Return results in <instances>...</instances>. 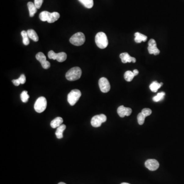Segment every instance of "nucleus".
Masks as SVG:
<instances>
[{
    "label": "nucleus",
    "mask_w": 184,
    "mask_h": 184,
    "mask_svg": "<svg viewBox=\"0 0 184 184\" xmlns=\"http://www.w3.org/2000/svg\"><path fill=\"white\" fill-rule=\"evenodd\" d=\"M95 43L98 47L100 49H105L109 44V41L106 33L99 32L95 36Z\"/></svg>",
    "instance_id": "1"
},
{
    "label": "nucleus",
    "mask_w": 184,
    "mask_h": 184,
    "mask_svg": "<svg viewBox=\"0 0 184 184\" xmlns=\"http://www.w3.org/2000/svg\"><path fill=\"white\" fill-rule=\"evenodd\" d=\"M82 74V71L79 67H76L71 68L67 72L66 78L69 81H75L80 78Z\"/></svg>",
    "instance_id": "2"
},
{
    "label": "nucleus",
    "mask_w": 184,
    "mask_h": 184,
    "mask_svg": "<svg viewBox=\"0 0 184 184\" xmlns=\"http://www.w3.org/2000/svg\"><path fill=\"white\" fill-rule=\"evenodd\" d=\"M85 35L80 32L74 34L70 39V43L76 46H81L85 43Z\"/></svg>",
    "instance_id": "3"
},
{
    "label": "nucleus",
    "mask_w": 184,
    "mask_h": 184,
    "mask_svg": "<svg viewBox=\"0 0 184 184\" xmlns=\"http://www.w3.org/2000/svg\"><path fill=\"white\" fill-rule=\"evenodd\" d=\"M81 93L79 90L74 89L71 91L68 95V101L71 106H73L76 103L80 97Z\"/></svg>",
    "instance_id": "4"
},
{
    "label": "nucleus",
    "mask_w": 184,
    "mask_h": 184,
    "mask_svg": "<svg viewBox=\"0 0 184 184\" xmlns=\"http://www.w3.org/2000/svg\"><path fill=\"white\" fill-rule=\"evenodd\" d=\"M47 106V100L44 97H40L36 100L34 104V110L38 113H41L46 110Z\"/></svg>",
    "instance_id": "5"
},
{
    "label": "nucleus",
    "mask_w": 184,
    "mask_h": 184,
    "mask_svg": "<svg viewBox=\"0 0 184 184\" xmlns=\"http://www.w3.org/2000/svg\"><path fill=\"white\" fill-rule=\"evenodd\" d=\"M107 118L104 114L96 115L92 118L91 124L94 128H98L102 124V123H104L106 121Z\"/></svg>",
    "instance_id": "6"
},
{
    "label": "nucleus",
    "mask_w": 184,
    "mask_h": 184,
    "mask_svg": "<svg viewBox=\"0 0 184 184\" xmlns=\"http://www.w3.org/2000/svg\"><path fill=\"white\" fill-rule=\"evenodd\" d=\"M99 88L103 93H107L110 89V85L109 80L105 77H102L99 80Z\"/></svg>",
    "instance_id": "7"
},
{
    "label": "nucleus",
    "mask_w": 184,
    "mask_h": 184,
    "mask_svg": "<svg viewBox=\"0 0 184 184\" xmlns=\"http://www.w3.org/2000/svg\"><path fill=\"white\" fill-rule=\"evenodd\" d=\"M36 60L39 61L41 66L45 69H48L50 67V63L46 60V57L42 52H38L36 55Z\"/></svg>",
    "instance_id": "8"
},
{
    "label": "nucleus",
    "mask_w": 184,
    "mask_h": 184,
    "mask_svg": "<svg viewBox=\"0 0 184 184\" xmlns=\"http://www.w3.org/2000/svg\"><path fill=\"white\" fill-rule=\"evenodd\" d=\"M148 51L150 54H153L154 55H159L160 53L157 46V43L154 39H150L148 41Z\"/></svg>",
    "instance_id": "9"
},
{
    "label": "nucleus",
    "mask_w": 184,
    "mask_h": 184,
    "mask_svg": "<svg viewBox=\"0 0 184 184\" xmlns=\"http://www.w3.org/2000/svg\"><path fill=\"white\" fill-rule=\"evenodd\" d=\"M145 165L150 171H155L159 168V163L155 159H149L145 162Z\"/></svg>",
    "instance_id": "10"
},
{
    "label": "nucleus",
    "mask_w": 184,
    "mask_h": 184,
    "mask_svg": "<svg viewBox=\"0 0 184 184\" xmlns=\"http://www.w3.org/2000/svg\"><path fill=\"white\" fill-rule=\"evenodd\" d=\"M118 115L121 118L125 116H129L132 113V110L129 107H126L123 106H120L117 109Z\"/></svg>",
    "instance_id": "11"
},
{
    "label": "nucleus",
    "mask_w": 184,
    "mask_h": 184,
    "mask_svg": "<svg viewBox=\"0 0 184 184\" xmlns=\"http://www.w3.org/2000/svg\"><path fill=\"white\" fill-rule=\"evenodd\" d=\"M120 58H121V61L124 63H132V62L133 63H135L136 62V59L134 57L131 56L127 52L120 54Z\"/></svg>",
    "instance_id": "12"
},
{
    "label": "nucleus",
    "mask_w": 184,
    "mask_h": 184,
    "mask_svg": "<svg viewBox=\"0 0 184 184\" xmlns=\"http://www.w3.org/2000/svg\"><path fill=\"white\" fill-rule=\"evenodd\" d=\"M63 123V119L61 117H56L51 122L50 125L53 128H57L60 126Z\"/></svg>",
    "instance_id": "13"
},
{
    "label": "nucleus",
    "mask_w": 184,
    "mask_h": 184,
    "mask_svg": "<svg viewBox=\"0 0 184 184\" xmlns=\"http://www.w3.org/2000/svg\"><path fill=\"white\" fill-rule=\"evenodd\" d=\"M135 41L137 43H141L142 41L145 42L147 39V36L139 32H136L135 34Z\"/></svg>",
    "instance_id": "14"
},
{
    "label": "nucleus",
    "mask_w": 184,
    "mask_h": 184,
    "mask_svg": "<svg viewBox=\"0 0 184 184\" xmlns=\"http://www.w3.org/2000/svg\"><path fill=\"white\" fill-rule=\"evenodd\" d=\"M66 128V126L65 124H61L60 126L57 128L56 132L55 135H56L57 138L60 139L63 138V132Z\"/></svg>",
    "instance_id": "15"
},
{
    "label": "nucleus",
    "mask_w": 184,
    "mask_h": 184,
    "mask_svg": "<svg viewBox=\"0 0 184 184\" xmlns=\"http://www.w3.org/2000/svg\"><path fill=\"white\" fill-rule=\"evenodd\" d=\"M28 8L29 11V15L30 17H33L34 15L37 12V8H36L34 3L32 2H29L27 4Z\"/></svg>",
    "instance_id": "16"
},
{
    "label": "nucleus",
    "mask_w": 184,
    "mask_h": 184,
    "mask_svg": "<svg viewBox=\"0 0 184 184\" xmlns=\"http://www.w3.org/2000/svg\"><path fill=\"white\" fill-rule=\"evenodd\" d=\"M27 33L28 35L29 38L32 39L34 41H38L39 39L38 36L36 32L33 29H29L27 30Z\"/></svg>",
    "instance_id": "17"
},
{
    "label": "nucleus",
    "mask_w": 184,
    "mask_h": 184,
    "mask_svg": "<svg viewBox=\"0 0 184 184\" xmlns=\"http://www.w3.org/2000/svg\"><path fill=\"white\" fill-rule=\"evenodd\" d=\"M60 17V14L59 13L57 12H53V13H51L50 16H49V20L47 21V22L49 23H53L55 22L56 20H58V19Z\"/></svg>",
    "instance_id": "18"
},
{
    "label": "nucleus",
    "mask_w": 184,
    "mask_h": 184,
    "mask_svg": "<svg viewBox=\"0 0 184 184\" xmlns=\"http://www.w3.org/2000/svg\"><path fill=\"white\" fill-rule=\"evenodd\" d=\"M67 55L65 52H62L56 54L55 60L60 63H62L66 60Z\"/></svg>",
    "instance_id": "19"
},
{
    "label": "nucleus",
    "mask_w": 184,
    "mask_h": 184,
    "mask_svg": "<svg viewBox=\"0 0 184 184\" xmlns=\"http://www.w3.org/2000/svg\"><path fill=\"white\" fill-rule=\"evenodd\" d=\"M163 85V83H158L157 81H153V83H151V85H150V89L153 92L156 93L157 91V90L162 87V85Z\"/></svg>",
    "instance_id": "20"
},
{
    "label": "nucleus",
    "mask_w": 184,
    "mask_h": 184,
    "mask_svg": "<svg viewBox=\"0 0 184 184\" xmlns=\"http://www.w3.org/2000/svg\"><path fill=\"white\" fill-rule=\"evenodd\" d=\"M78 1L84 5V6L88 9L92 8L94 5L93 0H78Z\"/></svg>",
    "instance_id": "21"
},
{
    "label": "nucleus",
    "mask_w": 184,
    "mask_h": 184,
    "mask_svg": "<svg viewBox=\"0 0 184 184\" xmlns=\"http://www.w3.org/2000/svg\"><path fill=\"white\" fill-rule=\"evenodd\" d=\"M50 13H49L47 11H43L39 14V19L43 22L48 21L49 20Z\"/></svg>",
    "instance_id": "22"
},
{
    "label": "nucleus",
    "mask_w": 184,
    "mask_h": 184,
    "mask_svg": "<svg viewBox=\"0 0 184 184\" xmlns=\"http://www.w3.org/2000/svg\"><path fill=\"white\" fill-rule=\"evenodd\" d=\"M21 35H22V36L23 42V44H24L25 45H26V46L28 45L29 44L30 41H29V37L28 35L27 32L23 30V31L21 32Z\"/></svg>",
    "instance_id": "23"
},
{
    "label": "nucleus",
    "mask_w": 184,
    "mask_h": 184,
    "mask_svg": "<svg viewBox=\"0 0 184 184\" xmlns=\"http://www.w3.org/2000/svg\"><path fill=\"white\" fill-rule=\"evenodd\" d=\"M135 76L134 75L133 72L131 71H126V72L125 73L124 75L125 80L128 82L132 81Z\"/></svg>",
    "instance_id": "24"
},
{
    "label": "nucleus",
    "mask_w": 184,
    "mask_h": 184,
    "mask_svg": "<svg viewBox=\"0 0 184 184\" xmlns=\"http://www.w3.org/2000/svg\"><path fill=\"white\" fill-rule=\"evenodd\" d=\"M29 98V95L28 94V92L27 91H24L20 94V99L24 103L28 102Z\"/></svg>",
    "instance_id": "25"
},
{
    "label": "nucleus",
    "mask_w": 184,
    "mask_h": 184,
    "mask_svg": "<svg viewBox=\"0 0 184 184\" xmlns=\"http://www.w3.org/2000/svg\"><path fill=\"white\" fill-rule=\"evenodd\" d=\"M165 95V93L164 92H161V93H158L156 96H154V97L153 98V100L154 101V102H159L163 99Z\"/></svg>",
    "instance_id": "26"
},
{
    "label": "nucleus",
    "mask_w": 184,
    "mask_h": 184,
    "mask_svg": "<svg viewBox=\"0 0 184 184\" xmlns=\"http://www.w3.org/2000/svg\"><path fill=\"white\" fill-rule=\"evenodd\" d=\"M145 118H146V117L143 115L142 113L139 114L138 115V117H137V119H138V122L139 125H142L144 124V121H145Z\"/></svg>",
    "instance_id": "27"
},
{
    "label": "nucleus",
    "mask_w": 184,
    "mask_h": 184,
    "mask_svg": "<svg viewBox=\"0 0 184 184\" xmlns=\"http://www.w3.org/2000/svg\"><path fill=\"white\" fill-rule=\"evenodd\" d=\"M141 113L146 117L151 115V113H152V111H151L150 109L145 108V109H143L142 110Z\"/></svg>",
    "instance_id": "28"
},
{
    "label": "nucleus",
    "mask_w": 184,
    "mask_h": 184,
    "mask_svg": "<svg viewBox=\"0 0 184 184\" xmlns=\"http://www.w3.org/2000/svg\"><path fill=\"white\" fill-rule=\"evenodd\" d=\"M43 3V0H34V4L37 9H39Z\"/></svg>",
    "instance_id": "29"
},
{
    "label": "nucleus",
    "mask_w": 184,
    "mask_h": 184,
    "mask_svg": "<svg viewBox=\"0 0 184 184\" xmlns=\"http://www.w3.org/2000/svg\"><path fill=\"white\" fill-rule=\"evenodd\" d=\"M56 53L54 52L53 50H51L48 52V57L49 59L51 60H55V56H56Z\"/></svg>",
    "instance_id": "30"
},
{
    "label": "nucleus",
    "mask_w": 184,
    "mask_h": 184,
    "mask_svg": "<svg viewBox=\"0 0 184 184\" xmlns=\"http://www.w3.org/2000/svg\"><path fill=\"white\" fill-rule=\"evenodd\" d=\"M19 81L20 82V84H24L25 83L26 80V76H25L24 74H22L20 76V77H19Z\"/></svg>",
    "instance_id": "31"
},
{
    "label": "nucleus",
    "mask_w": 184,
    "mask_h": 184,
    "mask_svg": "<svg viewBox=\"0 0 184 184\" xmlns=\"http://www.w3.org/2000/svg\"><path fill=\"white\" fill-rule=\"evenodd\" d=\"M12 82H13V84H14L16 86H19L20 84V82L18 79H13V80H12Z\"/></svg>",
    "instance_id": "32"
},
{
    "label": "nucleus",
    "mask_w": 184,
    "mask_h": 184,
    "mask_svg": "<svg viewBox=\"0 0 184 184\" xmlns=\"http://www.w3.org/2000/svg\"><path fill=\"white\" fill-rule=\"evenodd\" d=\"M133 72V73H134V75L135 76H137L138 75L139 71L138 70H134V71H133V72Z\"/></svg>",
    "instance_id": "33"
},
{
    "label": "nucleus",
    "mask_w": 184,
    "mask_h": 184,
    "mask_svg": "<svg viewBox=\"0 0 184 184\" xmlns=\"http://www.w3.org/2000/svg\"><path fill=\"white\" fill-rule=\"evenodd\" d=\"M58 184H66V183H65V182H59V183H58Z\"/></svg>",
    "instance_id": "34"
},
{
    "label": "nucleus",
    "mask_w": 184,
    "mask_h": 184,
    "mask_svg": "<svg viewBox=\"0 0 184 184\" xmlns=\"http://www.w3.org/2000/svg\"><path fill=\"white\" fill-rule=\"evenodd\" d=\"M121 184H130L129 183H127V182H122V183H121Z\"/></svg>",
    "instance_id": "35"
}]
</instances>
